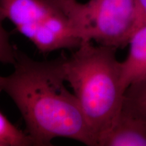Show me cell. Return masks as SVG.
<instances>
[{"instance_id":"9c48e42d","label":"cell","mask_w":146,"mask_h":146,"mask_svg":"<svg viewBox=\"0 0 146 146\" xmlns=\"http://www.w3.org/2000/svg\"><path fill=\"white\" fill-rule=\"evenodd\" d=\"M5 19L6 18L0 6V62L13 64L18 51L11 43L8 33L3 27Z\"/></svg>"},{"instance_id":"7a4b0ae2","label":"cell","mask_w":146,"mask_h":146,"mask_svg":"<svg viewBox=\"0 0 146 146\" xmlns=\"http://www.w3.org/2000/svg\"><path fill=\"white\" fill-rule=\"evenodd\" d=\"M116 49L83 42L68 58H62L65 81L72 89L97 143L110 129L125 95L121 62Z\"/></svg>"},{"instance_id":"3957f363","label":"cell","mask_w":146,"mask_h":146,"mask_svg":"<svg viewBox=\"0 0 146 146\" xmlns=\"http://www.w3.org/2000/svg\"><path fill=\"white\" fill-rule=\"evenodd\" d=\"M5 18L40 52L76 49L83 43L70 16L49 0H0Z\"/></svg>"},{"instance_id":"6da1fadb","label":"cell","mask_w":146,"mask_h":146,"mask_svg":"<svg viewBox=\"0 0 146 146\" xmlns=\"http://www.w3.org/2000/svg\"><path fill=\"white\" fill-rule=\"evenodd\" d=\"M13 65V72L0 75V94L16 105L35 145H51L63 137L98 146L76 96L66 86L62 58L37 61L17 52Z\"/></svg>"},{"instance_id":"30bf717a","label":"cell","mask_w":146,"mask_h":146,"mask_svg":"<svg viewBox=\"0 0 146 146\" xmlns=\"http://www.w3.org/2000/svg\"><path fill=\"white\" fill-rule=\"evenodd\" d=\"M145 27H146V0H135V16L133 34L139 29Z\"/></svg>"},{"instance_id":"5b68a950","label":"cell","mask_w":146,"mask_h":146,"mask_svg":"<svg viewBox=\"0 0 146 146\" xmlns=\"http://www.w3.org/2000/svg\"><path fill=\"white\" fill-rule=\"evenodd\" d=\"M98 146H146V125L122 104L116 120L100 138Z\"/></svg>"},{"instance_id":"8fae6325","label":"cell","mask_w":146,"mask_h":146,"mask_svg":"<svg viewBox=\"0 0 146 146\" xmlns=\"http://www.w3.org/2000/svg\"><path fill=\"white\" fill-rule=\"evenodd\" d=\"M49 1H52L53 3H55L56 4H57L58 5L61 7V8H63L67 3H70L72 1H74V0H49Z\"/></svg>"},{"instance_id":"8992f818","label":"cell","mask_w":146,"mask_h":146,"mask_svg":"<svg viewBox=\"0 0 146 146\" xmlns=\"http://www.w3.org/2000/svg\"><path fill=\"white\" fill-rule=\"evenodd\" d=\"M128 45L129 53L121 62L122 83L125 91L131 84L146 78V27L135 32Z\"/></svg>"},{"instance_id":"277c9868","label":"cell","mask_w":146,"mask_h":146,"mask_svg":"<svg viewBox=\"0 0 146 146\" xmlns=\"http://www.w3.org/2000/svg\"><path fill=\"white\" fill-rule=\"evenodd\" d=\"M66 12L83 43L95 41L117 49L128 45L133 34L135 0H75Z\"/></svg>"},{"instance_id":"52a82bcc","label":"cell","mask_w":146,"mask_h":146,"mask_svg":"<svg viewBox=\"0 0 146 146\" xmlns=\"http://www.w3.org/2000/svg\"><path fill=\"white\" fill-rule=\"evenodd\" d=\"M123 104L146 125V78L128 87L124 95Z\"/></svg>"},{"instance_id":"ba28073f","label":"cell","mask_w":146,"mask_h":146,"mask_svg":"<svg viewBox=\"0 0 146 146\" xmlns=\"http://www.w3.org/2000/svg\"><path fill=\"white\" fill-rule=\"evenodd\" d=\"M35 145L27 133L14 125L0 112V146Z\"/></svg>"}]
</instances>
